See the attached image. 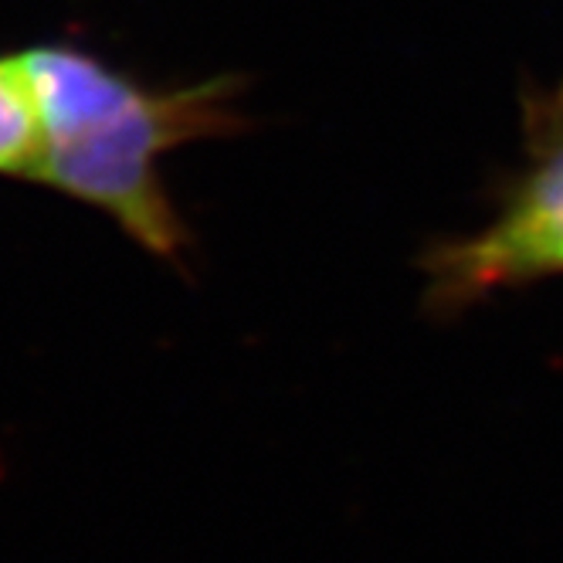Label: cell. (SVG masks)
Instances as JSON below:
<instances>
[{"instance_id": "2", "label": "cell", "mask_w": 563, "mask_h": 563, "mask_svg": "<svg viewBox=\"0 0 563 563\" xmlns=\"http://www.w3.org/2000/svg\"><path fill=\"white\" fill-rule=\"evenodd\" d=\"M563 268V153L519 187L482 234L438 249L428 262L434 302L462 306L482 292Z\"/></svg>"}, {"instance_id": "3", "label": "cell", "mask_w": 563, "mask_h": 563, "mask_svg": "<svg viewBox=\"0 0 563 563\" xmlns=\"http://www.w3.org/2000/svg\"><path fill=\"white\" fill-rule=\"evenodd\" d=\"M45 123L21 52L0 55V177L37 180Z\"/></svg>"}, {"instance_id": "1", "label": "cell", "mask_w": 563, "mask_h": 563, "mask_svg": "<svg viewBox=\"0 0 563 563\" xmlns=\"http://www.w3.org/2000/svg\"><path fill=\"white\" fill-rule=\"evenodd\" d=\"M21 55L45 123L34 184L99 208L150 255L180 262L190 231L159 177V159L187 143L245 130L241 78L150 86L65 42L27 45Z\"/></svg>"}]
</instances>
